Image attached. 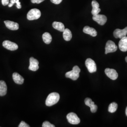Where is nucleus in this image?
<instances>
[{
  "mask_svg": "<svg viewBox=\"0 0 127 127\" xmlns=\"http://www.w3.org/2000/svg\"><path fill=\"white\" fill-rule=\"evenodd\" d=\"M125 60H126V61L127 62V57H126V59H125Z\"/></svg>",
  "mask_w": 127,
  "mask_h": 127,
  "instance_id": "nucleus-30",
  "label": "nucleus"
},
{
  "mask_svg": "<svg viewBox=\"0 0 127 127\" xmlns=\"http://www.w3.org/2000/svg\"><path fill=\"white\" fill-rule=\"evenodd\" d=\"M9 0H1L2 4L3 6H6L9 4Z\"/></svg>",
  "mask_w": 127,
  "mask_h": 127,
  "instance_id": "nucleus-28",
  "label": "nucleus"
},
{
  "mask_svg": "<svg viewBox=\"0 0 127 127\" xmlns=\"http://www.w3.org/2000/svg\"><path fill=\"white\" fill-rule=\"evenodd\" d=\"M15 3H16V6L18 9L21 8V3L19 2V0H10V3H9L8 6L11 7Z\"/></svg>",
  "mask_w": 127,
  "mask_h": 127,
  "instance_id": "nucleus-23",
  "label": "nucleus"
},
{
  "mask_svg": "<svg viewBox=\"0 0 127 127\" xmlns=\"http://www.w3.org/2000/svg\"><path fill=\"white\" fill-rule=\"evenodd\" d=\"M125 113H126V116H127V107H126V111H125Z\"/></svg>",
  "mask_w": 127,
  "mask_h": 127,
  "instance_id": "nucleus-29",
  "label": "nucleus"
},
{
  "mask_svg": "<svg viewBox=\"0 0 127 127\" xmlns=\"http://www.w3.org/2000/svg\"><path fill=\"white\" fill-rule=\"evenodd\" d=\"M2 45L5 49L11 51L17 50L18 49V45L16 43L7 40L3 42Z\"/></svg>",
  "mask_w": 127,
  "mask_h": 127,
  "instance_id": "nucleus-9",
  "label": "nucleus"
},
{
  "mask_svg": "<svg viewBox=\"0 0 127 127\" xmlns=\"http://www.w3.org/2000/svg\"><path fill=\"white\" fill-rule=\"evenodd\" d=\"M117 46L116 45L115 43L113 41H107L105 48V54H107L109 53L115 52L117 50Z\"/></svg>",
  "mask_w": 127,
  "mask_h": 127,
  "instance_id": "nucleus-4",
  "label": "nucleus"
},
{
  "mask_svg": "<svg viewBox=\"0 0 127 127\" xmlns=\"http://www.w3.org/2000/svg\"><path fill=\"white\" fill-rule=\"evenodd\" d=\"M92 18L93 20L101 26L104 25L107 21V18L104 15L97 14L95 15H93Z\"/></svg>",
  "mask_w": 127,
  "mask_h": 127,
  "instance_id": "nucleus-8",
  "label": "nucleus"
},
{
  "mask_svg": "<svg viewBox=\"0 0 127 127\" xmlns=\"http://www.w3.org/2000/svg\"><path fill=\"white\" fill-rule=\"evenodd\" d=\"M41 12L39 9H32L28 11L27 15V18L29 20H36L40 18Z\"/></svg>",
  "mask_w": 127,
  "mask_h": 127,
  "instance_id": "nucleus-3",
  "label": "nucleus"
},
{
  "mask_svg": "<svg viewBox=\"0 0 127 127\" xmlns=\"http://www.w3.org/2000/svg\"><path fill=\"white\" fill-rule=\"evenodd\" d=\"M119 48L120 50L126 52L127 51V36L124 37L121 39L119 42Z\"/></svg>",
  "mask_w": 127,
  "mask_h": 127,
  "instance_id": "nucleus-13",
  "label": "nucleus"
},
{
  "mask_svg": "<svg viewBox=\"0 0 127 127\" xmlns=\"http://www.w3.org/2000/svg\"><path fill=\"white\" fill-rule=\"evenodd\" d=\"M30 65L28 69L32 71H36L39 68V61L38 60L31 57L30 59Z\"/></svg>",
  "mask_w": 127,
  "mask_h": 127,
  "instance_id": "nucleus-11",
  "label": "nucleus"
},
{
  "mask_svg": "<svg viewBox=\"0 0 127 127\" xmlns=\"http://www.w3.org/2000/svg\"><path fill=\"white\" fill-rule=\"evenodd\" d=\"M42 127H55V126L53 124H51L50 122L48 121H45L42 124Z\"/></svg>",
  "mask_w": 127,
  "mask_h": 127,
  "instance_id": "nucleus-24",
  "label": "nucleus"
},
{
  "mask_svg": "<svg viewBox=\"0 0 127 127\" xmlns=\"http://www.w3.org/2000/svg\"><path fill=\"white\" fill-rule=\"evenodd\" d=\"M66 118L68 122L72 124H78L80 123V119L78 117L76 114L74 113H70L67 115Z\"/></svg>",
  "mask_w": 127,
  "mask_h": 127,
  "instance_id": "nucleus-6",
  "label": "nucleus"
},
{
  "mask_svg": "<svg viewBox=\"0 0 127 127\" xmlns=\"http://www.w3.org/2000/svg\"><path fill=\"white\" fill-rule=\"evenodd\" d=\"M127 34V27L123 29H116L114 32V35L116 38L122 39L124 37L126 36Z\"/></svg>",
  "mask_w": 127,
  "mask_h": 127,
  "instance_id": "nucleus-10",
  "label": "nucleus"
},
{
  "mask_svg": "<svg viewBox=\"0 0 127 127\" xmlns=\"http://www.w3.org/2000/svg\"><path fill=\"white\" fill-rule=\"evenodd\" d=\"M85 65L90 73H93L96 71V65L95 61L91 59H88L85 61Z\"/></svg>",
  "mask_w": 127,
  "mask_h": 127,
  "instance_id": "nucleus-5",
  "label": "nucleus"
},
{
  "mask_svg": "<svg viewBox=\"0 0 127 127\" xmlns=\"http://www.w3.org/2000/svg\"><path fill=\"white\" fill-rule=\"evenodd\" d=\"M60 95L58 93L52 92L50 94L46 100V105L48 106H51L55 104H56L59 100Z\"/></svg>",
  "mask_w": 127,
  "mask_h": 127,
  "instance_id": "nucleus-1",
  "label": "nucleus"
},
{
  "mask_svg": "<svg viewBox=\"0 0 127 127\" xmlns=\"http://www.w3.org/2000/svg\"><path fill=\"white\" fill-rule=\"evenodd\" d=\"M30 126L27 124L24 121H22L19 124V125H18V127H29Z\"/></svg>",
  "mask_w": 127,
  "mask_h": 127,
  "instance_id": "nucleus-25",
  "label": "nucleus"
},
{
  "mask_svg": "<svg viewBox=\"0 0 127 127\" xmlns=\"http://www.w3.org/2000/svg\"><path fill=\"white\" fill-rule=\"evenodd\" d=\"M44 0H31V2L33 3L39 4Z\"/></svg>",
  "mask_w": 127,
  "mask_h": 127,
  "instance_id": "nucleus-27",
  "label": "nucleus"
},
{
  "mask_svg": "<svg viewBox=\"0 0 127 127\" xmlns=\"http://www.w3.org/2000/svg\"><path fill=\"white\" fill-rule=\"evenodd\" d=\"M104 72L107 76L109 77L110 79H111L112 80H115L118 78V73L117 71L114 69L106 68Z\"/></svg>",
  "mask_w": 127,
  "mask_h": 127,
  "instance_id": "nucleus-7",
  "label": "nucleus"
},
{
  "mask_svg": "<svg viewBox=\"0 0 127 127\" xmlns=\"http://www.w3.org/2000/svg\"><path fill=\"white\" fill-rule=\"evenodd\" d=\"M7 86L6 82L0 81V96H4L7 94Z\"/></svg>",
  "mask_w": 127,
  "mask_h": 127,
  "instance_id": "nucleus-18",
  "label": "nucleus"
},
{
  "mask_svg": "<svg viewBox=\"0 0 127 127\" xmlns=\"http://www.w3.org/2000/svg\"><path fill=\"white\" fill-rule=\"evenodd\" d=\"M6 27L9 30H17L19 28V25L18 23H15L13 21L9 20H6L4 21Z\"/></svg>",
  "mask_w": 127,
  "mask_h": 127,
  "instance_id": "nucleus-14",
  "label": "nucleus"
},
{
  "mask_svg": "<svg viewBox=\"0 0 127 127\" xmlns=\"http://www.w3.org/2000/svg\"><path fill=\"white\" fill-rule=\"evenodd\" d=\"M85 104L91 108V112L95 113L97 109V106L95 105L94 102H93L90 98L87 97L85 99Z\"/></svg>",
  "mask_w": 127,
  "mask_h": 127,
  "instance_id": "nucleus-12",
  "label": "nucleus"
},
{
  "mask_svg": "<svg viewBox=\"0 0 127 127\" xmlns=\"http://www.w3.org/2000/svg\"><path fill=\"white\" fill-rule=\"evenodd\" d=\"M83 31L88 34H89L93 37H95L97 35V32L93 28L86 26L83 28Z\"/></svg>",
  "mask_w": 127,
  "mask_h": 127,
  "instance_id": "nucleus-16",
  "label": "nucleus"
},
{
  "mask_svg": "<svg viewBox=\"0 0 127 127\" xmlns=\"http://www.w3.org/2000/svg\"><path fill=\"white\" fill-rule=\"evenodd\" d=\"M42 39L46 44H49L52 41V36L50 33L46 32L42 35Z\"/></svg>",
  "mask_w": 127,
  "mask_h": 127,
  "instance_id": "nucleus-21",
  "label": "nucleus"
},
{
  "mask_svg": "<svg viewBox=\"0 0 127 127\" xmlns=\"http://www.w3.org/2000/svg\"><path fill=\"white\" fill-rule=\"evenodd\" d=\"M92 10L91 11V13L93 15H95L98 14L101 11V9L99 8V4L98 2L96 0H93L92 1Z\"/></svg>",
  "mask_w": 127,
  "mask_h": 127,
  "instance_id": "nucleus-15",
  "label": "nucleus"
},
{
  "mask_svg": "<svg viewBox=\"0 0 127 127\" xmlns=\"http://www.w3.org/2000/svg\"><path fill=\"white\" fill-rule=\"evenodd\" d=\"M63 32V35L64 40L66 41H70L72 38V34L71 31L69 29L66 28Z\"/></svg>",
  "mask_w": 127,
  "mask_h": 127,
  "instance_id": "nucleus-19",
  "label": "nucleus"
},
{
  "mask_svg": "<svg viewBox=\"0 0 127 127\" xmlns=\"http://www.w3.org/2000/svg\"><path fill=\"white\" fill-rule=\"evenodd\" d=\"M52 26L55 29L59 31L60 32H63L65 29L64 25L61 22L55 21L52 24Z\"/></svg>",
  "mask_w": 127,
  "mask_h": 127,
  "instance_id": "nucleus-20",
  "label": "nucleus"
},
{
  "mask_svg": "<svg viewBox=\"0 0 127 127\" xmlns=\"http://www.w3.org/2000/svg\"><path fill=\"white\" fill-rule=\"evenodd\" d=\"M118 108V104L115 102H113L109 104L108 111L111 113H114L116 111Z\"/></svg>",
  "mask_w": 127,
  "mask_h": 127,
  "instance_id": "nucleus-22",
  "label": "nucleus"
},
{
  "mask_svg": "<svg viewBox=\"0 0 127 127\" xmlns=\"http://www.w3.org/2000/svg\"><path fill=\"white\" fill-rule=\"evenodd\" d=\"M12 78L14 82L18 84H22L24 82V79L18 73H14Z\"/></svg>",
  "mask_w": 127,
  "mask_h": 127,
  "instance_id": "nucleus-17",
  "label": "nucleus"
},
{
  "mask_svg": "<svg viewBox=\"0 0 127 127\" xmlns=\"http://www.w3.org/2000/svg\"><path fill=\"white\" fill-rule=\"evenodd\" d=\"M81 72V69L78 66L75 65L71 71H69L65 73V77L69 78L73 81H75L79 77V73Z\"/></svg>",
  "mask_w": 127,
  "mask_h": 127,
  "instance_id": "nucleus-2",
  "label": "nucleus"
},
{
  "mask_svg": "<svg viewBox=\"0 0 127 127\" xmlns=\"http://www.w3.org/2000/svg\"><path fill=\"white\" fill-rule=\"evenodd\" d=\"M63 0H50V1L54 4H59Z\"/></svg>",
  "mask_w": 127,
  "mask_h": 127,
  "instance_id": "nucleus-26",
  "label": "nucleus"
}]
</instances>
